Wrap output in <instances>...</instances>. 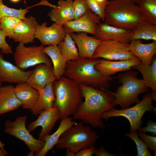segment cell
I'll return each instance as SVG.
<instances>
[{"mask_svg":"<svg viewBox=\"0 0 156 156\" xmlns=\"http://www.w3.org/2000/svg\"><path fill=\"white\" fill-rule=\"evenodd\" d=\"M79 85L85 100L73 115V120H79L94 128L104 129L105 126L102 116L105 112L114 108L112 104L114 96L105 88Z\"/></svg>","mask_w":156,"mask_h":156,"instance_id":"obj_1","label":"cell"},{"mask_svg":"<svg viewBox=\"0 0 156 156\" xmlns=\"http://www.w3.org/2000/svg\"><path fill=\"white\" fill-rule=\"evenodd\" d=\"M99 58H79L66 62L63 76L79 84H83L96 88L108 89L110 82L115 77L104 75L96 69L95 65Z\"/></svg>","mask_w":156,"mask_h":156,"instance_id":"obj_2","label":"cell"},{"mask_svg":"<svg viewBox=\"0 0 156 156\" xmlns=\"http://www.w3.org/2000/svg\"><path fill=\"white\" fill-rule=\"evenodd\" d=\"M55 98L53 107L59 110V120L73 115L81 104L83 97L79 84L63 76L53 83Z\"/></svg>","mask_w":156,"mask_h":156,"instance_id":"obj_3","label":"cell"},{"mask_svg":"<svg viewBox=\"0 0 156 156\" xmlns=\"http://www.w3.org/2000/svg\"><path fill=\"white\" fill-rule=\"evenodd\" d=\"M142 20L139 7L132 0H111L106 7L104 22L111 25L131 31Z\"/></svg>","mask_w":156,"mask_h":156,"instance_id":"obj_4","label":"cell"},{"mask_svg":"<svg viewBox=\"0 0 156 156\" xmlns=\"http://www.w3.org/2000/svg\"><path fill=\"white\" fill-rule=\"evenodd\" d=\"M138 71L131 70L118 74V79L121 85L115 92H111L114 97L112 104L114 108L117 105L120 106L121 109L129 108L140 101L138 97L140 94L148 91L150 88L142 79L138 77Z\"/></svg>","mask_w":156,"mask_h":156,"instance_id":"obj_5","label":"cell"},{"mask_svg":"<svg viewBox=\"0 0 156 156\" xmlns=\"http://www.w3.org/2000/svg\"><path fill=\"white\" fill-rule=\"evenodd\" d=\"M99 136L88 125L81 121L62 134L55 145L57 149H68L76 153L83 149L94 146Z\"/></svg>","mask_w":156,"mask_h":156,"instance_id":"obj_6","label":"cell"},{"mask_svg":"<svg viewBox=\"0 0 156 156\" xmlns=\"http://www.w3.org/2000/svg\"><path fill=\"white\" fill-rule=\"evenodd\" d=\"M153 100L151 92H148L144 94L142 99L134 106L120 110L114 108L104 112L102 116V119L107 121L112 117H125L130 122V132L137 131L142 125V118L144 113L146 112L155 111V107L152 105Z\"/></svg>","mask_w":156,"mask_h":156,"instance_id":"obj_7","label":"cell"},{"mask_svg":"<svg viewBox=\"0 0 156 156\" xmlns=\"http://www.w3.org/2000/svg\"><path fill=\"white\" fill-rule=\"evenodd\" d=\"M27 118V116L25 115L17 117L13 121L6 120L4 132L23 141L30 151L28 155L33 156L34 153L35 155L41 151L44 142L35 138L30 134L26 127Z\"/></svg>","mask_w":156,"mask_h":156,"instance_id":"obj_8","label":"cell"},{"mask_svg":"<svg viewBox=\"0 0 156 156\" xmlns=\"http://www.w3.org/2000/svg\"><path fill=\"white\" fill-rule=\"evenodd\" d=\"M44 46L26 47L19 43L14 54L15 65L23 70L40 64H52L51 59L44 52Z\"/></svg>","mask_w":156,"mask_h":156,"instance_id":"obj_9","label":"cell"},{"mask_svg":"<svg viewBox=\"0 0 156 156\" xmlns=\"http://www.w3.org/2000/svg\"><path fill=\"white\" fill-rule=\"evenodd\" d=\"M136 57L130 51L129 43L113 40L101 41L92 58H102L111 61L128 60Z\"/></svg>","mask_w":156,"mask_h":156,"instance_id":"obj_10","label":"cell"},{"mask_svg":"<svg viewBox=\"0 0 156 156\" xmlns=\"http://www.w3.org/2000/svg\"><path fill=\"white\" fill-rule=\"evenodd\" d=\"M100 19L89 9L81 17L66 23L63 26L66 33L85 32L94 36Z\"/></svg>","mask_w":156,"mask_h":156,"instance_id":"obj_11","label":"cell"},{"mask_svg":"<svg viewBox=\"0 0 156 156\" xmlns=\"http://www.w3.org/2000/svg\"><path fill=\"white\" fill-rule=\"evenodd\" d=\"M44 22L38 24L35 35V38L38 39L42 44L58 45L64 39L66 32L63 25L55 23L49 27Z\"/></svg>","mask_w":156,"mask_h":156,"instance_id":"obj_12","label":"cell"},{"mask_svg":"<svg viewBox=\"0 0 156 156\" xmlns=\"http://www.w3.org/2000/svg\"><path fill=\"white\" fill-rule=\"evenodd\" d=\"M59 110L57 107H53L44 110L40 113L37 119L28 125L27 129L30 132L41 126L42 129L39 134V139L42 140L44 137L49 134L59 120Z\"/></svg>","mask_w":156,"mask_h":156,"instance_id":"obj_13","label":"cell"},{"mask_svg":"<svg viewBox=\"0 0 156 156\" xmlns=\"http://www.w3.org/2000/svg\"><path fill=\"white\" fill-rule=\"evenodd\" d=\"M33 70L24 71L5 60L0 52V82L17 84L26 82Z\"/></svg>","mask_w":156,"mask_h":156,"instance_id":"obj_14","label":"cell"},{"mask_svg":"<svg viewBox=\"0 0 156 156\" xmlns=\"http://www.w3.org/2000/svg\"><path fill=\"white\" fill-rule=\"evenodd\" d=\"M55 80L52 64L42 63L36 65L26 82L40 93L47 85Z\"/></svg>","mask_w":156,"mask_h":156,"instance_id":"obj_15","label":"cell"},{"mask_svg":"<svg viewBox=\"0 0 156 156\" xmlns=\"http://www.w3.org/2000/svg\"><path fill=\"white\" fill-rule=\"evenodd\" d=\"M141 63L138 58L121 60L111 61L100 59L95 66L96 70L106 76H111L117 73L132 69L135 65Z\"/></svg>","mask_w":156,"mask_h":156,"instance_id":"obj_16","label":"cell"},{"mask_svg":"<svg viewBox=\"0 0 156 156\" xmlns=\"http://www.w3.org/2000/svg\"><path fill=\"white\" fill-rule=\"evenodd\" d=\"M131 31L116 27L103 22L97 25L94 37L101 41L113 40L129 43Z\"/></svg>","mask_w":156,"mask_h":156,"instance_id":"obj_17","label":"cell"},{"mask_svg":"<svg viewBox=\"0 0 156 156\" xmlns=\"http://www.w3.org/2000/svg\"><path fill=\"white\" fill-rule=\"evenodd\" d=\"M38 25L36 18L31 16L21 19L14 29L12 39L24 44L33 42Z\"/></svg>","mask_w":156,"mask_h":156,"instance_id":"obj_18","label":"cell"},{"mask_svg":"<svg viewBox=\"0 0 156 156\" xmlns=\"http://www.w3.org/2000/svg\"><path fill=\"white\" fill-rule=\"evenodd\" d=\"M77 45L80 57H92L101 40L94 37L89 36L85 32L70 33Z\"/></svg>","mask_w":156,"mask_h":156,"instance_id":"obj_19","label":"cell"},{"mask_svg":"<svg viewBox=\"0 0 156 156\" xmlns=\"http://www.w3.org/2000/svg\"><path fill=\"white\" fill-rule=\"evenodd\" d=\"M73 0H59L57 6L51 9L48 14L50 20L63 25L66 23L74 19L73 6Z\"/></svg>","mask_w":156,"mask_h":156,"instance_id":"obj_20","label":"cell"},{"mask_svg":"<svg viewBox=\"0 0 156 156\" xmlns=\"http://www.w3.org/2000/svg\"><path fill=\"white\" fill-rule=\"evenodd\" d=\"M130 51L138 58L141 63L149 65L151 64L156 53V41L144 44L139 39L133 40L129 43Z\"/></svg>","mask_w":156,"mask_h":156,"instance_id":"obj_21","label":"cell"},{"mask_svg":"<svg viewBox=\"0 0 156 156\" xmlns=\"http://www.w3.org/2000/svg\"><path fill=\"white\" fill-rule=\"evenodd\" d=\"M15 91L23 108L31 110L34 107L39 96L37 90L26 82L17 84Z\"/></svg>","mask_w":156,"mask_h":156,"instance_id":"obj_22","label":"cell"},{"mask_svg":"<svg viewBox=\"0 0 156 156\" xmlns=\"http://www.w3.org/2000/svg\"><path fill=\"white\" fill-rule=\"evenodd\" d=\"M17 97L15 87L10 84L0 88V115L13 111L21 106Z\"/></svg>","mask_w":156,"mask_h":156,"instance_id":"obj_23","label":"cell"},{"mask_svg":"<svg viewBox=\"0 0 156 156\" xmlns=\"http://www.w3.org/2000/svg\"><path fill=\"white\" fill-rule=\"evenodd\" d=\"M75 122L70 116L63 118L57 129L53 133L47 135L42 139L44 142V146L41 151L35 154L36 156H45L55 145L60 138L63 133L73 125Z\"/></svg>","mask_w":156,"mask_h":156,"instance_id":"obj_24","label":"cell"},{"mask_svg":"<svg viewBox=\"0 0 156 156\" xmlns=\"http://www.w3.org/2000/svg\"><path fill=\"white\" fill-rule=\"evenodd\" d=\"M137 70L142 74L145 84L152 90L153 100H156V57L155 55L151 64L149 65L142 63L136 65L132 67Z\"/></svg>","mask_w":156,"mask_h":156,"instance_id":"obj_25","label":"cell"},{"mask_svg":"<svg viewBox=\"0 0 156 156\" xmlns=\"http://www.w3.org/2000/svg\"><path fill=\"white\" fill-rule=\"evenodd\" d=\"M44 50L51 60L55 80L59 79L63 76L66 62L64 60L58 46L49 45L44 47Z\"/></svg>","mask_w":156,"mask_h":156,"instance_id":"obj_26","label":"cell"},{"mask_svg":"<svg viewBox=\"0 0 156 156\" xmlns=\"http://www.w3.org/2000/svg\"><path fill=\"white\" fill-rule=\"evenodd\" d=\"M39 93V97L36 105L30 110L34 116L38 115L43 111L53 107L55 99L53 83L47 85Z\"/></svg>","mask_w":156,"mask_h":156,"instance_id":"obj_27","label":"cell"},{"mask_svg":"<svg viewBox=\"0 0 156 156\" xmlns=\"http://www.w3.org/2000/svg\"><path fill=\"white\" fill-rule=\"evenodd\" d=\"M131 39L156 41V24L142 21L131 30Z\"/></svg>","mask_w":156,"mask_h":156,"instance_id":"obj_28","label":"cell"},{"mask_svg":"<svg viewBox=\"0 0 156 156\" xmlns=\"http://www.w3.org/2000/svg\"><path fill=\"white\" fill-rule=\"evenodd\" d=\"M57 45L66 62L77 60L79 58L78 49L70 33H66L63 40Z\"/></svg>","mask_w":156,"mask_h":156,"instance_id":"obj_29","label":"cell"},{"mask_svg":"<svg viewBox=\"0 0 156 156\" xmlns=\"http://www.w3.org/2000/svg\"><path fill=\"white\" fill-rule=\"evenodd\" d=\"M136 3L142 20L156 24V0H138Z\"/></svg>","mask_w":156,"mask_h":156,"instance_id":"obj_30","label":"cell"},{"mask_svg":"<svg viewBox=\"0 0 156 156\" xmlns=\"http://www.w3.org/2000/svg\"><path fill=\"white\" fill-rule=\"evenodd\" d=\"M21 20L19 18L12 16H5L0 19V28L6 37L13 38L14 29Z\"/></svg>","mask_w":156,"mask_h":156,"instance_id":"obj_31","label":"cell"},{"mask_svg":"<svg viewBox=\"0 0 156 156\" xmlns=\"http://www.w3.org/2000/svg\"><path fill=\"white\" fill-rule=\"evenodd\" d=\"M125 135L131 138L135 142L137 150V156H152L145 143L139 138L137 131L126 133L125 134Z\"/></svg>","mask_w":156,"mask_h":156,"instance_id":"obj_32","label":"cell"},{"mask_svg":"<svg viewBox=\"0 0 156 156\" xmlns=\"http://www.w3.org/2000/svg\"><path fill=\"white\" fill-rule=\"evenodd\" d=\"M28 10L27 9H16L8 7L0 1V19L5 16H12L21 19H25Z\"/></svg>","mask_w":156,"mask_h":156,"instance_id":"obj_33","label":"cell"},{"mask_svg":"<svg viewBox=\"0 0 156 156\" xmlns=\"http://www.w3.org/2000/svg\"><path fill=\"white\" fill-rule=\"evenodd\" d=\"M73 6L74 19L81 17L90 9L87 0H73Z\"/></svg>","mask_w":156,"mask_h":156,"instance_id":"obj_34","label":"cell"},{"mask_svg":"<svg viewBox=\"0 0 156 156\" xmlns=\"http://www.w3.org/2000/svg\"><path fill=\"white\" fill-rule=\"evenodd\" d=\"M87 2L90 9L104 22L106 6L99 3L95 0H87Z\"/></svg>","mask_w":156,"mask_h":156,"instance_id":"obj_35","label":"cell"},{"mask_svg":"<svg viewBox=\"0 0 156 156\" xmlns=\"http://www.w3.org/2000/svg\"><path fill=\"white\" fill-rule=\"evenodd\" d=\"M138 135L141 139L146 145L148 150L153 151L154 152V156L156 153V137L150 136L145 134V133L139 132Z\"/></svg>","mask_w":156,"mask_h":156,"instance_id":"obj_36","label":"cell"},{"mask_svg":"<svg viewBox=\"0 0 156 156\" xmlns=\"http://www.w3.org/2000/svg\"><path fill=\"white\" fill-rule=\"evenodd\" d=\"M5 33L0 28V49L3 54H12L13 52L12 47L6 42Z\"/></svg>","mask_w":156,"mask_h":156,"instance_id":"obj_37","label":"cell"},{"mask_svg":"<svg viewBox=\"0 0 156 156\" xmlns=\"http://www.w3.org/2000/svg\"><path fill=\"white\" fill-rule=\"evenodd\" d=\"M139 132L145 133H150L152 136L156 135V122L151 120H148L147 126L144 127H140L138 130Z\"/></svg>","mask_w":156,"mask_h":156,"instance_id":"obj_38","label":"cell"},{"mask_svg":"<svg viewBox=\"0 0 156 156\" xmlns=\"http://www.w3.org/2000/svg\"><path fill=\"white\" fill-rule=\"evenodd\" d=\"M95 148L93 146L83 149L76 153L75 156H92L94 154Z\"/></svg>","mask_w":156,"mask_h":156,"instance_id":"obj_39","label":"cell"},{"mask_svg":"<svg viewBox=\"0 0 156 156\" xmlns=\"http://www.w3.org/2000/svg\"><path fill=\"white\" fill-rule=\"evenodd\" d=\"M94 154L96 156H118L107 151L102 146H101L98 148L95 147L94 150Z\"/></svg>","mask_w":156,"mask_h":156,"instance_id":"obj_40","label":"cell"},{"mask_svg":"<svg viewBox=\"0 0 156 156\" xmlns=\"http://www.w3.org/2000/svg\"><path fill=\"white\" fill-rule=\"evenodd\" d=\"M99 3L103 5L107 6L109 1L107 0H95Z\"/></svg>","mask_w":156,"mask_h":156,"instance_id":"obj_41","label":"cell"},{"mask_svg":"<svg viewBox=\"0 0 156 156\" xmlns=\"http://www.w3.org/2000/svg\"><path fill=\"white\" fill-rule=\"evenodd\" d=\"M75 153L72 151L68 149H66V156H75Z\"/></svg>","mask_w":156,"mask_h":156,"instance_id":"obj_42","label":"cell"},{"mask_svg":"<svg viewBox=\"0 0 156 156\" xmlns=\"http://www.w3.org/2000/svg\"><path fill=\"white\" fill-rule=\"evenodd\" d=\"M8 155L6 151H4L0 147V156H5Z\"/></svg>","mask_w":156,"mask_h":156,"instance_id":"obj_43","label":"cell"},{"mask_svg":"<svg viewBox=\"0 0 156 156\" xmlns=\"http://www.w3.org/2000/svg\"><path fill=\"white\" fill-rule=\"evenodd\" d=\"M5 146V144L3 143L0 140V147L4 151H6L4 148Z\"/></svg>","mask_w":156,"mask_h":156,"instance_id":"obj_44","label":"cell"},{"mask_svg":"<svg viewBox=\"0 0 156 156\" xmlns=\"http://www.w3.org/2000/svg\"><path fill=\"white\" fill-rule=\"evenodd\" d=\"M11 1L14 3H16L18 2L20 0H10Z\"/></svg>","mask_w":156,"mask_h":156,"instance_id":"obj_45","label":"cell"},{"mask_svg":"<svg viewBox=\"0 0 156 156\" xmlns=\"http://www.w3.org/2000/svg\"><path fill=\"white\" fill-rule=\"evenodd\" d=\"M1 49H0V52H1ZM2 84L0 82V88L2 86Z\"/></svg>","mask_w":156,"mask_h":156,"instance_id":"obj_46","label":"cell"},{"mask_svg":"<svg viewBox=\"0 0 156 156\" xmlns=\"http://www.w3.org/2000/svg\"><path fill=\"white\" fill-rule=\"evenodd\" d=\"M132 0L133 1H134L136 3L138 0Z\"/></svg>","mask_w":156,"mask_h":156,"instance_id":"obj_47","label":"cell"},{"mask_svg":"<svg viewBox=\"0 0 156 156\" xmlns=\"http://www.w3.org/2000/svg\"><path fill=\"white\" fill-rule=\"evenodd\" d=\"M2 1V0H0V1Z\"/></svg>","mask_w":156,"mask_h":156,"instance_id":"obj_48","label":"cell"}]
</instances>
